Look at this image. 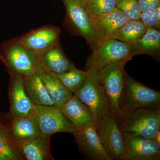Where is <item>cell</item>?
<instances>
[{
    "instance_id": "6da1fadb",
    "label": "cell",
    "mask_w": 160,
    "mask_h": 160,
    "mask_svg": "<svg viewBox=\"0 0 160 160\" xmlns=\"http://www.w3.org/2000/svg\"><path fill=\"white\" fill-rule=\"evenodd\" d=\"M160 92L149 88L126 72V84L121 102L118 120L123 119L142 108H160Z\"/></svg>"
},
{
    "instance_id": "7a4b0ae2",
    "label": "cell",
    "mask_w": 160,
    "mask_h": 160,
    "mask_svg": "<svg viewBox=\"0 0 160 160\" xmlns=\"http://www.w3.org/2000/svg\"><path fill=\"white\" fill-rule=\"evenodd\" d=\"M0 59L10 74L17 75L24 79L34 73L38 67V54L24 46L18 38L2 44Z\"/></svg>"
},
{
    "instance_id": "3957f363",
    "label": "cell",
    "mask_w": 160,
    "mask_h": 160,
    "mask_svg": "<svg viewBox=\"0 0 160 160\" xmlns=\"http://www.w3.org/2000/svg\"><path fill=\"white\" fill-rule=\"evenodd\" d=\"M123 136H136L158 139L160 108H142L123 119L118 120Z\"/></svg>"
},
{
    "instance_id": "277c9868",
    "label": "cell",
    "mask_w": 160,
    "mask_h": 160,
    "mask_svg": "<svg viewBox=\"0 0 160 160\" xmlns=\"http://www.w3.org/2000/svg\"><path fill=\"white\" fill-rule=\"evenodd\" d=\"M86 71L85 82L74 95L91 112L96 126L110 111L98 71Z\"/></svg>"
},
{
    "instance_id": "5b68a950",
    "label": "cell",
    "mask_w": 160,
    "mask_h": 160,
    "mask_svg": "<svg viewBox=\"0 0 160 160\" xmlns=\"http://www.w3.org/2000/svg\"><path fill=\"white\" fill-rule=\"evenodd\" d=\"M127 62L125 61L110 63L98 71L109 109L117 117L126 84V72L124 67Z\"/></svg>"
},
{
    "instance_id": "8992f818",
    "label": "cell",
    "mask_w": 160,
    "mask_h": 160,
    "mask_svg": "<svg viewBox=\"0 0 160 160\" xmlns=\"http://www.w3.org/2000/svg\"><path fill=\"white\" fill-rule=\"evenodd\" d=\"M69 21L92 50L101 42V36L94 20L86 9V0H62Z\"/></svg>"
},
{
    "instance_id": "52a82bcc",
    "label": "cell",
    "mask_w": 160,
    "mask_h": 160,
    "mask_svg": "<svg viewBox=\"0 0 160 160\" xmlns=\"http://www.w3.org/2000/svg\"><path fill=\"white\" fill-rule=\"evenodd\" d=\"M130 51L131 46L129 43L113 38L105 40L92 50L87 61V70L97 72L110 63L128 62L131 59Z\"/></svg>"
},
{
    "instance_id": "ba28073f",
    "label": "cell",
    "mask_w": 160,
    "mask_h": 160,
    "mask_svg": "<svg viewBox=\"0 0 160 160\" xmlns=\"http://www.w3.org/2000/svg\"><path fill=\"white\" fill-rule=\"evenodd\" d=\"M95 127L100 142L111 160H126L124 138L117 117L110 112Z\"/></svg>"
},
{
    "instance_id": "9c48e42d",
    "label": "cell",
    "mask_w": 160,
    "mask_h": 160,
    "mask_svg": "<svg viewBox=\"0 0 160 160\" xmlns=\"http://www.w3.org/2000/svg\"><path fill=\"white\" fill-rule=\"evenodd\" d=\"M33 114L37 120L42 135L52 136L61 132L72 134L77 130L61 108L54 106L34 105Z\"/></svg>"
},
{
    "instance_id": "30bf717a",
    "label": "cell",
    "mask_w": 160,
    "mask_h": 160,
    "mask_svg": "<svg viewBox=\"0 0 160 160\" xmlns=\"http://www.w3.org/2000/svg\"><path fill=\"white\" fill-rule=\"evenodd\" d=\"M126 160H158L159 139L136 136H123Z\"/></svg>"
},
{
    "instance_id": "8fae6325",
    "label": "cell",
    "mask_w": 160,
    "mask_h": 160,
    "mask_svg": "<svg viewBox=\"0 0 160 160\" xmlns=\"http://www.w3.org/2000/svg\"><path fill=\"white\" fill-rule=\"evenodd\" d=\"M60 35L58 27L46 26L31 30L18 38L24 46L39 54L59 43Z\"/></svg>"
},
{
    "instance_id": "7c38bea8",
    "label": "cell",
    "mask_w": 160,
    "mask_h": 160,
    "mask_svg": "<svg viewBox=\"0 0 160 160\" xmlns=\"http://www.w3.org/2000/svg\"><path fill=\"white\" fill-rule=\"evenodd\" d=\"M72 134L75 138L80 151L91 160H111L100 142L94 125L82 130H77Z\"/></svg>"
},
{
    "instance_id": "4fadbf2b",
    "label": "cell",
    "mask_w": 160,
    "mask_h": 160,
    "mask_svg": "<svg viewBox=\"0 0 160 160\" xmlns=\"http://www.w3.org/2000/svg\"><path fill=\"white\" fill-rule=\"evenodd\" d=\"M10 75L9 93L11 118L33 114L34 105L25 91L24 78L17 75Z\"/></svg>"
},
{
    "instance_id": "5bb4252c",
    "label": "cell",
    "mask_w": 160,
    "mask_h": 160,
    "mask_svg": "<svg viewBox=\"0 0 160 160\" xmlns=\"http://www.w3.org/2000/svg\"><path fill=\"white\" fill-rule=\"evenodd\" d=\"M9 130L12 138L17 145L43 136L33 114L11 118Z\"/></svg>"
},
{
    "instance_id": "9a60e30c",
    "label": "cell",
    "mask_w": 160,
    "mask_h": 160,
    "mask_svg": "<svg viewBox=\"0 0 160 160\" xmlns=\"http://www.w3.org/2000/svg\"><path fill=\"white\" fill-rule=\"evenodd\" d=\"M38 66L43 71L56 74L76 68L64 54L60 43L39 53Z\"/></svg>"
},
{
    "instance_id": "2e32d148",
    "label": "cell",
    "mask_w": 160,
    "mask_h": 160,
    "mask_svg": "<svg viewBox=\"0 0 160 160\" xmlns=\"http://www.w3.org/2000/svg\"><path fill=\"white\" fill-rule=\"evenodd\" d=\"M61 109L77 130H82L92 125L95 126L91 112L74 95L62 106Z\"/></svg>"
},
{
    "instance_id": "e0dca14e",
    "label": "cell",
    "mask_w": 160,
    "mask_h": 160,
    "mask_svg": "<svg viewBox=\"0 0 160 160\" xmlns=\"http://www.w3.org/2000/svg\"><path fill=\"white\" fill-rule=\"evenodd\" d=\"M51 136L43 135L18 145L23 159L53 160L50 150Z\"/></svg>"
},
{
    "instance_id": "ac0fdd59",
    "label": "cell",
    "mask_w": 160,
    "mask_h": 160,
    "mask_svg": "<svg viewBox=\"0 0 160 160\" xmlns=\"http://www.w3.org/2000/svg\"><path fill=\"white\" fill-rule=\"evenodd\" d=\"M42 69L38 67L34 73L24 79V88L34 105L54 106L42 80Z\"/></svg>"
},
{
    "instance_id": "d6986e66",
    "label": "cell",
    "mask_w": 160,
    "mask_h": 160,
    "mask_svg": "<svg viewBox=\"0 0 160 160\" xmlns=\"http://www.w3.org/2000/svg\"><path fill=\"white\" fill-rule=\"evenodd\" d=\"M93 20L101 36V42L111 38L114 33L129 20L116 7Z\"/></svg>"
},
{
    "instance_id": "ffe728a7",
    "label": "cell",
    "mask_w": 160,
    "mask_h": 160,
    "mask_svg": "<svg viewBox=\"0 0 160 160\" xmlns=\"http://www.w3.org/2000/svg\"><path fill=\"white\" fill-rule=\"evenodd\" d=\"M130 57L137 55H158L160 51V32L155 29H147L138 39L131 43Z\"/></svg>"
},
{
    "instance_id": "44dd1931",
    "label": "cell",
    "mask_w": 160,
    "mask_h": 160,
    "mask_svg": "<svg viewBox=\"0 0 160 160\" xmlns=\"http://www.w3.org/2000/svg\"><path fill=\"white\" fill-rule=\"evenodd\" d=\"M41 77L53 105L56 107L61 108L73 95L60 82L55 73L44 71L42 69Z\"/></svg>"
},
{
    "instance_id": "7402d4cb",
    "label": "cell",
    "mask_w": 160,
    "mask_h": 160,
    "mask_svg": "<svg viewBox=\"0 0 160 160\" xmlns=\"http://www.w3.org/2000/svg\"><path fill=\"white\" fill-rule=\"evenodd\" d=\"M147 28L140 20H129L123 25L111 38L131 43L139 38Z\"/></svg>"
},
{
    "instance_id": "603a6c76",
    "label": "cell",
    "mask_w": 160,
    "mask_h": 160,
    "mask_svg": "<svg viewBox=\"0 0 160 160\" xmlns=\"http://www.w3.org/2000/svg\"><path fill=\"white\" fill-rule=\"evenodd\" d=\"M9 130L0 122V160H23Z\"/></svg>"
},
{
    "instance_id": "cb8c5ba5",
    "label": "cell",
    "mask_w": 160,
    "mask_h": 160,
    "mask_svg": "<svg viewBox=\"0 0 160 160\" xmlns=\"http://www.w3.org/2000/svg\"><path fill=\"white\" fill-rule=\"evenodd\" d=\"M87 75V71L76 69H70L60 74L57 77L63 86L69 91L74 94L82 86Z\"/></svg>"
},
{
    "instance_id": "d4e9b609",
    "label": "cell",
    "mask_w": 160,
    "mask_h": 160,
    "mask_svg": "<svg viewBox=\"0 0 160 160\" xmlns=\"http://www.w3.org/2000/svg\"><path fill=\"white\" fill-rule=\"evenodd\" d=\"M117 0H86V9L92 18L106 14L116 7Z\"/></svg>"
},
{
    "instance_id": "484cf974",
    "label": "cell",
    "mask_w": 160,
    "mask_h": 160,
    "mask_svg": "<svg viewBox=\"0 0 160 160\" xmlns=\"http://www.w3.org/2000/svg\"><path fill=\"white\" fill-rule=\"evenodd\" d=\"M116 8L128 20H139L141 12L137 0H117Z\"/></svg>"
},
{
    "instance_id": "4316f807",
    "label": "cell",
    "mask_w": 160,
    "mask_h": 160,
    "mask_svg": "<svg viewBox=\"0 0 160 160\" xmlns=\"http://www.w3.org/2000/svg\"><path fill=\"white\" fill-rule=\"evenodd\" d=\"M139 20L147 29H159L160 6L141 12Z\"/></svg>"
},
{
    "instance_id": "83f0119b",
    "label": "cell",
    "mask_w": 160,
    "mask_h": 160,
    "mask_svg": "<svg viewBox=\"0 0 160 160\" xmlns=\"http://www.w3.org/2000/svg\"><path fill=\"white\" fill-rule=\"evenodd\" d=\"M141 12L160 6V0H137Z\"/></svg>"
}]
</instances>
